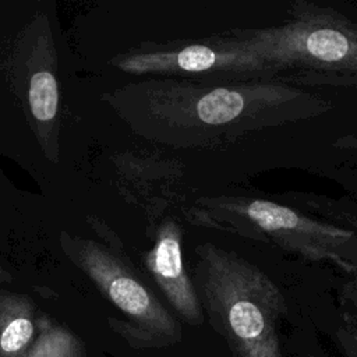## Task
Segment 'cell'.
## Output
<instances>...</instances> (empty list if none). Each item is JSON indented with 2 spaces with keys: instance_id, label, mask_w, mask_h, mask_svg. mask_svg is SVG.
Wrapping results in <instances>:
<instances>
[{
  "instance_id": "8992f818",
  "label": "cell",
  "mask_w": 357,
  "mask_h": 357,
  "mask_svg": "<svg viewBox=\"0 0 357 357\" xmlns=\"http://www.w3.org/2000/svg\"><path fill=\"white\" fill-rule=\"evenodd\" d=\"M131 75L177 77L205 82L279 79L273 64L236 29L199 40L144 42L109 61Z\"/></svg>"
},
{
  "instance_id": "7c38bea8",
  "label": "cell",
  "mask_w": 357,
  "mask_h": 357,
  "mask_svg": "<svg viewBox=\"0 0 357 357\" xmlns=\"http://www.w3.org/2000/svg\"><path fill=\"white\" fill-rule=\"evenodd\" d=\"M337 343L346 357H357V335L349 328L342 326L336 332Z\"/></svg>"
},
{
  "instance_id": "8fae6325",
  "label": "cell",
  "mask_w": 357,
  "mask_h": 357,
  "mask_svg": "<svg viewBox=\"0 0 357 357\" xmlns=\"http://www.w3.org/2000/svg\"><path fill=\"white\" fill-rule=\"evenodd\" d=\"M340 300L346 328L357 335V268L354 269L351 279L343 286Z\"/></svg>"
},
{
  "instance_id": "ba28073f",
  "label": "cell",
  "mask_w": 357,
  "mask_h": 357,
  "mask_svg": "<svg viewBox=\"0 0 357 357\" xmlns=\"http://www.w3.org/2000/svg\"><path fill=\"white\" fill-rule=\"evenodd\" d=\"M183 227L173 218L156 226L153 247L144 254V265L177 315L190 325L204 322V310L183 259Z\"/></svg>"
},
{
  "instance_id": "52a82bcc",
  "label": "cell",
  "mask_w": 357,
  "mask_h": 357,
  "mask_svg": "<svg viewBox=\"0 0 357 357\" xmlns=\"http://www.w3.org/2000/svg\"><path fill=\"white\" fill-rule=\"evenodd\" d=\"M60 247L98 290L135 324V329L145 339L162 344L181 339L177 319L163 307L131 266L130 259L116 247L71 236L64 230L60 233Z\"/></svg>"
},
{
  "instance_id": "5bb4252c",
  "label": "cell",
  "mask_w": 357,
  "mask_h": 357,
  "mask_svg": "<svg viewBox=\"0 0 357 357\" xmlns=\"http://www.w3.org/2000/svg\"><path fill=\"white\" fill-rule=\"evenodd\" d=\"M13 280L11 273L0 265V283H10Z\"/></svg>"
},
{
  "instance_id": "9c48e42d",
  "label": "cell",
  "mask_w": 357,
  "mask_h": 357,
  "mask_svg": "<svg viewBox=\"0 0 357 357\" xmlns=\"http://www.w3.org/2000/svg\"><path fill=\"white\" fill-rule=\"evenodd\" d=\"M33 301L11 290H0V357H25L38 335Z\"/></svg>"
},
{
  "instance_id": "277c9868",
  "label": "cell",
  "mask_w": 357,
  "mask_h": 357,
  "mask_svg": "<svg viewBox=\"0 0 357 357\" xmlns=\"http://www.w3.org/2000/svg\"><path fill=\"white\" fill-rule=\"evenodd\" d=\"M287 84L357 86V24L339 11L297 0L275 26L236 29Z\"/></svg>"
},
{
  "instance_id": "4fadbf2b",
  "label": "cell",
  "mask_w": 357,
  "mask_h": 357,
  "mask_svg": "<svg viewBox=\"0 0 357 357\" xmlns=\"http://www.w3.org/2000/svg\"><path fill=\"white\" fill-rule=\"evenodd\" d=\"M333 146H335V148H339V149L357 151V131L340 137L339 139H336V141L333 142Z\"/></svg>"
},
{
  "instance_id": "3957f363",
  "label": "cell",
  "mask_w": 357,
  "mask_h": 357,
  "mask_svg": "<svg viewBox=\"0 0 357 357\" xmlns=\"http://www.w3.org/2000/svg\"><path fill=\"white\" fill-rule=\"evenodd\" d=\"M194 284L213 329L233 357H283L280 289L258 266L211 241L195 247Z\"/></svg>"
},
{
  "instance_id": "6da1fadb",
  "label": "cell",
  "mask_w": 357,
  "mask_h": 357,
  "mask_svg": "<svg viewBox=\"0 0 357 357\" xmlns=\"http://www.w3.org/2000/svg\"><path fill=\"white\" fill-rule=\"evenodd\" d=\"M102 98L138 137L170 148H218L332 109L326 99L278 79L151 77Z\"/></svg>"
},
{
  "instance_id": "5b68a950",
  "label": "cell",
  "mask_w": 357,
  "mask_h": 357,
  "mask_svg": "<svg viewBox=\"0 0 357 357\" xmlns=\"http://www.w3.org/2000/svg\"><path fill=\"white\" fill-rule=\"evenodd\" d=\"M191 225L272 243L310 261L337 259L353 231L286 205L250 197H201L184 209Z\"/></svg>"
},
{
  "instance_id": "30bf717a",
  "label": "cell",
  "mask_w": 357,
  "mask_h": 357,
  "mask_svg": "<svg viewBox=\"0 0 357 357\" xmlns=\"http://www.w3.org/2000/svg\"><path fill=\"white\" fill-rule=\"evenodd\" d=\"M25 357H85L81 340L64 325L39 314L38 335Z\"/></svg>"
},
{
  "instance_id": "7a4b0ae2",
  "label": "cell",
  "mask_w": 357,
  "mask_h": 357,
  "mask_svg": "<svg viewBox=\"0 0 357 357\" xmlns=\"http://www.w3.org/2000/svg\"><path fill=\"white\" fill-rule=\"evenodd\" d=\"M56 6L0 0V153L32 173L61 160V46Z\"/></svg>"
}]
</instances>
